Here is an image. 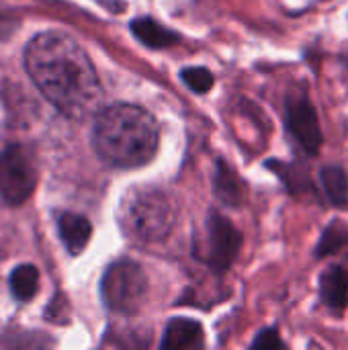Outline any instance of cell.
Returning <instances> with one entry per match:
<instances>
[{
    "instance_id": "cell-14",
    "label": "cell",
    "mask_w": 348,
    "mask_h": 350,
    "mask_svg": "<svg viewBox=\"0 0 348 350\" xmlns=\"http://www.w3.org/2000/svg\"><path fill=\"white\" fill-rule=\"evenodd\" d=\"M345 248H348V224H345L343 219H332L322 230V236L316 244L314 256L326 258V256L343 252Z\"/></svg>"
},
{
    "instance_id": "cell-8",
    "label": "cell",
    "mask_w": 348,
    "mask_h": 350,
    "mask_svg": "<svg viewBox=\"0 0 348 350\" xmlns=\"http://www.w3.org/2000/svg\"><path fill=\"white\" fill-rule=\"evenodd\" d=\"M320 299L332 312H343L348 306V271L340 265H330L320 273Z\"/></svg>"
},
{
    "instance_id": "cell-10",
    "label": "cell",
    "mask_w": 348,
    "mask_h": 350,
    "mask_svg": "<svg viewBox=\"0 0 348 350\" xmlns=\"http://www.w3.org/2000/svg\"><path fill=\"white\" fill-rule=\"evenodd\" d=\"M57 232L59 238L64 242V246L68 248L70 254H80L84 250V246L90 240L92 228L88 224V219L84 215L78 213H62L57 219Z\"/></svg>"
},
{
    "instance_id": "cell-2",
    "label": "cell",
    "mask_w": 348,
    "mask_h": 350,
    "mask_svg": "<svg viewBox=\"0 0 348 350\" xmlns=\"http://www.w3.org/2000/svg\"><path fill=\"white\" fill-rule=\"evenodd\" d=\"M96 154L111 166L137 168L148 164L160 144V129L146 109L137 105H113L103 109L92 133Z\"/></svg>"
},
{
    "instance_id": "cell-11",
    "label": "cell",
    "mask_w": 348,
    "mask_h": 350,
    "mask_svg": "<svg viewBox=\"0 0 348 350\" xmlns=\"http://www.w3.org/2000/svg\"><path fill=\"white\" fill-rule=\"evenodd\" d=\"M203 342V330L199 322L176 318L168 324L164 332V349H195Z\"/></svg>"
},
{
    "instance_id": "cell-7",
    "label": "cell",
    "mask_w": 348,
    "mask_h": 350,
    "mask_svg": "<svg viewBox=\"0 0 348 350\" xmlns=\"http://www.w3.org/2000/svg\"><path fill=\"white\" fill-rule=\"evenodd\" d=\"M242 246V234L224 215L211 211L207 219V240H205V260L217 273H226L238 258Z\"/></svg>"
},
{
    "instance_id": "cell-13",
    "label": "cell",
    "mask_w": 348,
    "mask_h": 350,
    "mask_svg": "<svg viewBox=\"0 0 348 350\" xmlns=\"http://www.w3.org/2000/svg\"><path fill=\"white\" fill-rule=\"evenodd\" d=\"M215 195L219 201H224L226 205L238 207L244 199V187L242 180L236 176V172L224 162H217V174H215Z\"/></svg>"
},
{
    "instance_id": "cell-15",
    "label": "cell",
    "mask_w": 348,
    "mask_h": 350,
    "mask_svg": "<svg viewBox=\"0 0 348 350\" xmlns=\"http://www.w3.org/2000/svg\"><path fill=\"white\" fill-rule=\"evenodd\" d=\"M131 31L139 37L142 43H146L150 47H156V49L178 43V35L168 31L166 27H162L154 18H137V21H133Z\"/></svg>"
},
{
    "instance_id": "cell-1",
    "label": "cell",
    "mask_w": 348,
    "mask_h": 350,
    "mask_svg": "<svg viewBox=\"0 0 348 350\" xmlns=\"http://www.w3.org/2000/svg\"><path fill=\"white\" fill-rule=\"evenodd\" d=\"M25 68L62 115L84 121L98 113L103 88L96 70L70 35L47 31L33 37L25 49Z\"/></svg>"
},
{
    "instance_id": "cell-18",
    "label": "cell",
    "mask_w": 348,
    "mask_h": 350,
    "mask_svg": "<svg viewBox=\"0 0 348 350\" xmlns=\"http://www.w3.org/2000/svg\"><path fill=\"white\" fill-rule=\"evenodd\" d=\"M252 349H285V342L281 340L277 328H267V330H263V332L252 340Z\"/></svg>"
},
{
    "instance_id": "cell-12",
    "label": "cell",
    "mask_w": 348,
    "mask_h": 350,
    "mask_svg": "<svg viewBox=\"0 0 348 350\" xmlns=\"http://www.w3.org/2000/svg\"><path fill=\"white\" fill-rule=\"evenodd\" d=\"M320 185L332 207H348V174L338 164H326L320 168Z\"/></svg>"
},
{
    "instance_id": "cell-6",
    "label": "cell",
    "mask_w": 348,
    "mask_h": 350,
    "mask_svg": "<svg viewBox=\"0 0 348 350\" xmlns=\"http://www.w3.org/2000/svg\"><path fill=\"white\" fill-rule=\"evenodd\" d=\"M285 119L291 137L308 156H318L324 144L318 111L308 94V88H293L285 96Z\"/></svg>"
},
{
    "instance_id": "cell-3",
    "label": "cell",
    "mask_w": 348,
    "mask_h": 350,
    "mask_svg": "<svg viewBox=\"0 0 348 350\" xmlns=\"http://www.w3.org/2000/svg\"><path fill=\"white\" fill-rule=\"evenodd\" d=\"M176 207L172 199L156 187H135L121 203L119 221L123 232L137 242H158L172 230Z\"/></svg>"
},
{
    "instance_id": "cell-9",
    "label": "cell",
    "mask_w": 348,
    "mask_h": 350,
    "mask_svg": "<svg viewBox=\"0 0 348 350\" xmlns=\"http://www.w3.org/2000/svg\"><path fill=\"white\" fill-rule=\"evenodd\" d=\"M267 168H271V170L283 180V185L287 187V191H289L291 195H295V197L310 195V193L316 191L308 166H304V164H299V162L269 160V162H267Z\"/></svg>"
},
{
    "instance_id": "cell-4",
    "label": "cell",
    "mask_w": 348,
    "mask_h": 350,
    "mask_svg": "<svg viewBox=\"0 0 348 350\" xmlns=\"http://www.w3.org/2000/svg\"><path fill=\"white\" fill-rule=\"evenodd\" d=\"M148 293L146 273L137 262L117 260L113 262L101 281V295L109 310L119 314H133L142 308Z\"/></svg>"
},
{
    "instance_id": "cell-17",
    "label": "cell",
    "mask_w": 348,
    "mask_h": 350,
    "mask_svg": "<svg viewBox=\"0 0 348 350\" xmlns=\"http://www.w3.org/2000/svg\"><path fill=\"white\" fill-rule=\"evenodd\" d=\"M180 78L195 92H207L213 86V82H215L213 74L207 68H185Z\"/></svg>"
},
{
    "instance_id": "cell-16",
    "label": "cell",
    "mask_w": 348,
    "mask_h": 350,
    "mask_svg": "<svg viewBox=\"0 0 348 350\" xmlns=\"http://www.w3.org/2000/svg\"><path fill=\"white\" fill-rule=\"evenodd\" d=\"M10 291L18 301H29L39 289V271L33 265H21L10 275Z\"/></svg>"
},
{
    "instance_id": "cell-5",
    "label": "cell",
    "mask_w": 348,
    "mask_h": 350,
    "mask_svg": "<svg viewBox=\"0 0 348 350\" xmlns=\"http://www.w3.org/2000/svg\"><path fill=\"white\" fill-rule=\"evenodd\" d=\"M37 185V164L29 148L8 146L0 154V199L8 205L25 203Z\"/></svg>"
}]
</instances>
